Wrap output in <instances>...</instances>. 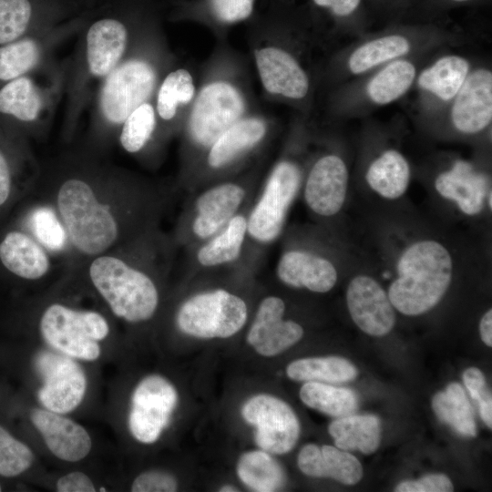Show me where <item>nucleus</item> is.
<instances>
[{
  "mask_svg": "<svg viewBox=\"0 0 492 492\" xmlns=\"http://www.w3.org/2000/svg\"><path fill=\"white\" fill-rule=\"evenodd\" d=\"M465 39L463 32L441 20L388 23L382 29L354 38L341 49L331 63L330 76L340 85L390 62L453 47Z\"/></svg>",
  "mask_w": 492,
  "mask_h": 492,
  "instance_id": "obj_1",
  "label": "nucleus"
},
{
  "mask_svg": "<svg viewBox=\"0 0 492 492\" xmlns=\"http://www.w3.org/2000/svg\"><path fill=\"white\" fill-rule=\"evenodd\" d=\"M397 277L388 290L389 300L398 312L415 316L436 306L447 291L453 261L438 241L424 240L407 247L397 261Z\"/></svg>",
  "mask_w": 492,
  "mask_h": 492,
  "instance_id": "obj_2",
  "label": "nucleus"
},
{
  "mask_svg": "<svg viewBox=\"0 0 492 492\" xmlns=\"http://www.w3.org/2000/svg\"><path fill=\"white\" fill-rule=\"evenodd\" d=\"M435 53L401 58L338 85L331 101L333 114L364 117L401 99L412 90L419 69Z\"/></svg>",
  "mask_w": 492,
  "mask_h": 492,
  "instance_id": "obj_3",
  "label": "nucleus"
},
{
  "mask_svg": "<svg viewBox=\"0 0 492 492\" xmlns=\"http://www.w3.org/2000/svg\"><path fill=\"white\" fill-rule=\"evenodd\" d=\"M302 169L292 158L279 160L255 195L247 219L250 259L261 263L265 250L282 235L289 210L299 193Z\"/></svg>",
  "mask_w": 492,
  "mask_h": 492,
  "instance_id": "obj_4",
  "label": "nucleus"
},
{
  "mask_svg": "<svg viewBox=\"0 0 492 492\" xmlns=\"http://www.w3.org/2000/svg\"><path fill=\"white\" fill-rule=\"evenodd\" d=\"M249 179L219 180L193 191L181 216L178 241L186 249L219 232L255 197Z\"/></svg>",
  "mask_w": 492,
  "mask_h": 492,
  "instance_id": "obj_5",
  "label": "nucleus"
},
{
  "mask_svg": "<svg viewBox=\"0 0 492 492\" xmlns=\"http://www.w3.org/2000/svg\"><path fill=\"white\" fill-rule=\"evenodd\" d=\"M91 281L118 317L129 323L149 320L159 305V291L146 272L121 259L100 256L90 265Z\"/></svg>",
  "mask_w": 492,
  "mask_h": 492,
  "instance_id": "obj_6",
  "label": "nucleus"
},
{
  "mask_svg": "<svg viewBox=\"0 0 492 492\" xmlns=\"http://www.w3.org/2000/svg\"><path fill=\"white\" fill-rule=\"evenodd\" d=\"M57 206L70 241L79 251L97 254L116 241L118 230L114 217L85 181L72 179L63 183Z\"/></svg>",
  "mask_w": 492,
  "mask_h": 492,
  "instance_id": "obj_7",
  "label": "nucleus"
},
{
  "mask_svg": "<svg viewBox=\"0 0 492 492\" xmlns=\"http://www.w3.org/2000/svg\"><path fill=\"white\" fill-rule=\"evenodd\" d=\"M249 318L246 300L224 287L195 292L184 300L176 324L184 334L200 339L229 338L239 333Z\"/></svg>",
  "mask_w": 492,
  "mask_h": 492,
  "instance_id": "obj_8",
  "label": "nucleus"
},
{
  "mask_svg": "<svg viewBox=\"0 0 492 492\" xmlns=\"http://www.w3.org/2000/svg\"><path fill=\"white\" fill-rule=\"evenodd\" d=\"M450 48L438 50L422 66L412 88L415 92L414 115L427 129L440 119L476 63Z\"/></svg>",
  "mask_w": 492,
  "mask_h": 492,
  "instance_id": "obj_9",
  "label": "nucleus"
},
{
  "mask_svg": "<svg viewBox=\"0 0 492 492\" xmlns=\"http://www.w3.org/2000/svg\"><path fill=\"white\" fill-rule=\"evenodd\" d=\"M40 331L46 342L65 355L94 361L100 355L97 342L107 337L109 328L106 319L96 312L52 304L41 318Z\"/></svg>",
  "mask_w": 492,
  "mask_h": 492,
  "instance_id": "obj_10",
  "label": "nucleus"
},
{
  "mask_svg": "<svg viewBox=\"0 0 492 492\" xmlns=\"http://www.w3.org/2000/svg\"><path fill=\"white\" fill-rule=\"evenodd\" d=\"M492 126V69L476 62L463 86L433 130L461 138L490 135Z\"/></svg>",
  "mask_w": 492,
  "mask_h": 492,
  "instance_id": "obj_11",
  "label": "nucleus"
},
{
  "mask_svg": "<svg viewBox=\"0 0 492 492\" xmlns=\"http://www.w3.org/2000/svg\"><path fill=\"white\" fill-rule=\"evenodd\" d=\"M252 200L219 232L187 249V270L190 271L193 278L242 268H259L251 261L248 253L247 219Z\"/></svg>",
  "mask_w": 492,
  "mask_h": 492,
  "instance_id": "obj_12",
  "label": "nucleus"
},
{
  "mask_svg": "<svg viewBox=\"0 0 492 492\" xmlns=\"http://www.w3.org/2000/svg\"><path fill=\"white\" fill-rule=\"evenodd\" d=\"M243 110V100L231 85L214 82L204 87L197 97L188 125L193 147L206 151L241 118Z\"/></svg>",
  "mask_w": 492,
  "mask_h": 492,
  "instance_id": "obj_13",
  "label": "nucleus"
},
{
  "mask_svg": "<svg viewBox=\"0 0 492 492\" xmlns=\"http://www.w3.org/2000/svg\"><path fill=\"white\" fill-rule=\"evenodd\" d=\"M156 82L153 68L141 60L117 66L108 76L100 95V107L111 123L125 119L150 96Z\"/></svg>",
  "mask_w": 492,
  "mask_h": 492,
  "instance_id": "obj_14",
  "label": "nucleus"
},
{
  "mask_svg": "<svg viewBox=\"0 0 492 492\" xmlns=\"http://www.w3.org/2000/svg\"><path fill=\"white\" fill-rule=\"evenodd\" d=\"M241 414L256 427L255 441L264 451L282 455L295 446L300 424L284 401L269 395H258L246 402Z\"/></svg>",
  "mask_w": 492,
  "mask_h": 492,
  "instance_id": "obj_15",
  "label": "nucleus"
},
{
  "mask_svg": "<svg viewBox=\"0 0 492 492\" xmlns=\"http://www.w3.org/2000/svg\"><path fill=\"white\" fill-rule=\"evenodd\" d=\"M178 400L174 386L159 375L144 378L131 400L128 426L141 443H154L168 425Z\"/></svg>",
  "mask_w": 492,
  "mask_h": 492,
  "instance_id": "obj_16",
  "label": "nucleus"
},
{
  "mask_svg": "<svg viewBox=\"0 0 492 492\" xmlns=\"http://www.w3.org/2000/svg\"><path fill=\"white\" fill-rule=\"evenodd\" d=\"M35 366L44 382L38 399L47 410L67 414L78 406L86 393L87 379L77 363L67 355L41 352Z\"/></svg>",
  "mask_w": 492,
  "mask_h": 492,
  "instance_id": "obj_17",
  "label": "nucleus"
},
{
  "mask_svg": "<svg viewBox=\"0 0 492 492\" xmlns=\"http://www.w3.org/2000/svg\"><path fill=\"white\" fill-rule=\"evenodd\" d=\"M349 181L343 158L328 152L318 157L310 167L303 186L308 209L316 216L330 218L343 208Z\"/></svg>",
  "mask_w": 492,
  "mask_h": 492,
  "instance_id": "obj_18",
  "label": "nucleus"
},
{
  "mask_svg": "<svg viewBox=\"0 0 492 492\" xmlns=\"http://www.w3.org/2000/svg\"><path fill=\"white\" fill-rule=\"evenodd\" d=\"M286 305L282 298H262L247 334V342L263 356H273L299 342L304 331L301 324L284 319Z\"/></svg>",
  "mask_w": 492,
  "mask_h": 492,
  "instance_id": "obj_19",
  "label": "nucleus"
},
{
  "mask_svg": "<svg viewBox=\"0 0 492 492\" xmlns=\"http://www.w3.org/2000/svg\"><path fill=\"white\" fill-rule=\"evenodd\" d=\"M346 302L354 323L373 336L387 334L394 327L395 314L388 294L372 277H354L346 290Z\"/></svg>",
  "mask_w": 492,
  "mask_h": 492,
  "instance_id": "obj_20",
  "label": "nucleus"
},
{
  "mask_svg": "<svg viewBox=\"0 0 492 492\" xmlns=\"http://www.w3.org/2000/svg\"><path fill=\"white\" fill-rule=\"evenodd\" d=\"M277 279L284 285L324 293L337 282L333 262L324 255L301 247H288L281 252L275 266Z\"/></svg>",
  "mask_w": 492,
  "mask_h": 492,
  "instance_id": "obj_21",
  "label": "nucleus"
},
{
  "mask_svg": "<svg viewBox=\"0 0 492 492\" xmlns=\"http://www.w3.org/2000/svg\"><path fill=\"white\" fill-rule=\"evenodd\" d=\"M255 60L262 85L270 94L294 101L307 98L310 77L292 53L269 46L255 50Z\"/></svg>",
  "mask_w": 492,
  "mask_h": 492,
  "instance_id": "obj_22",
  "label": "nucleus"
},
{
  "mask_svg": "<svg viewBox=\"0 0 492 492\" xmlns=\"http://www.w3.org/2000/svg\"><path fill=\"white\" fill-rule=\"evenodd\" d=\"M487 174L465 159H454L448 168L440 171L435 179L436 191L454 201L466 215L482 211L489 189Z\"/></svg>",
  "mask_w": 492,
  "mask_h": 492,
  "instance_id": "obj_23",
  "label": "nucleus"
},
{
  "mask_svg": "<svg viewBox=\"0 0 492 492\" xmlns=\"http://www.w3.org/2000/svg\"><path fill=\"white\" fill-rule=\"evenodd\" d=\"M30 417L47 447L56 457L76 462L89 453L91 439L80 425L49 410L34 409Z\"/></svg>",
  "mask_w": 492,
  "mask_h": 492,
  "instance_id": "obj_24",
  "label": "nucleus"
},
{
  "mask_svg": "<svg viewBox=\"0 0 492 492\" xmlns=\"http://www.w3.org/2000/svg\"><path fill=\"white\" fill-rule=\"evenodd\" d=\"M267 126L257 118H241L206 150V165L212 174L222 173L254 149L265 138Z\"/></svg>",
  "mask_w": 492,
  "mask_h": 492,
  "instance_id": "obj_25",
  "label": "nucleus"
},
{
  "mask_svg": "<svg viewBox=\"0 0 492 492\" xmlns=\"http://www.w3.org/2000/svg\"><path fill=\"white\" fill-rule=\"evenodd\" d=\"M297 464L307 476L331 477L345 485H354L363 477V466L354 456L328 445H306L298 455Z\"/></svg>",
  "mask_w": 492,
  "mask_h": 492,
  "instance_id": "obj_26",
  "label": "nucleus"
},
{
  "mask_svg": "<svg viewBox=\"0 0 492 492\" xmlns=\"http://www.w3.org/2000/svg\"><path fill=\"white\" fill-rule=\"evenodd\" d=\"M128 39L127 29L115 19L94 23L87 35V58L89 71L96 77H107L122 56Z\"/></svg>",
  "mask_w": 492,
  "mask_h": 492,
  "instance_id": "obj_27",
  "label": "nucleus"
},
{
  "mask_svg": "<svg viewBox=\"0 0 492 492\" xmlns=\"http://www.w3.org/2000/svg\"><path fill=\"white\" fill-rule=\"evenodd\" d=\"M411 176L405 156L395 148H386L374 156L366 167L368 186L383 198L395 200L407 190Z\"/></svg>",
  "mask_w": 492,
  "mask_h": 492,
  "instance_id": "obj_28",
  "label": "nucleus"
},
{
  "mask_svg": "<svg viewBox=\"0 0 492 492\" xmlns=\"http://www.w3.org/2000/svg\"><path fill=\"white\" fill-rule=\"evenodd\" d=\"M0 259L7 270L25 279H39L49 269V259L44 250L19 231L9 232L2 241Z\"/></svg>",
  "mask_w": 492,
  "mask_h": 492,
  "instance_id": "obj_29",
  "label": "nucleus"
},
{
  "mask_svg": "<svg viewBox=\"0 0 492 492\" xmlns=\"http://www.w3.org/2000/svg\"><path fill=\"white\" fill-rule=\"evenodd\" d=\"M310 5L335 34L354 39L368 32L373 21L366 0H310Z\"/></svg>",
  "mask_w": 492,
  "mask_h": 492,
  "instance_id": "obj_30",
  "label": "nucleus"
},
{
  "mask_svg": "<svg viewBox=\"0 0 492 492\" xmlns=\"http://www.w3.org/2000/svg\"><path fill=\"white\" fill-rule=\"evenodd\" d=\"M328 431L335 446L346 451L371 454L380 444V420L374 415L341 416L330 424Z\"/></svg>",
  "mask_w": 492,
  "mask_h": 492,
  "instance_id": "obj_31",
  "label": "nucleus"
},
{
  "mask_svg": "<svg viewBox=\"0 0 492 492\" xmlns=\"http://www.w3.org/2000/svg\"><path fill=\"white\" fill-rule=\"evenodd\" d=\"M286 374L295 381L344 383L354 380L358 371L343 357L328 356L293 361L287 366Z\"/></svg>",
  "mask_w": 492,
  "mask_h": 492,
  "instance_id": "obj_32",
  "label": "nucleus"
},
{
  "mask_svg": "<svg viewBox=\"0 0 492 492\" xmlns=\"http://www.w3.org/2000/svg\"><path fill=\"white\" fill-rule=\"evenodd\" d=\"M432 408L438 419L464 436L477 434L473 410L465 390L458 383L449 384L446 390L435 395Z\"/></svg>",
  "mask_w": 492,
  "mask_h": 492,
  "instance_id": "obj_33",
  "label": "nucleus"
},
{
  "mask_svg": "<svg viewBox=\"0 0 492 492\" xmlns=\"http://www.w3.org/2000/svg\"><path fill=\"white\" fill-rule=\"evenodd\" d=\"M237 473L247 487L258 492L278 491L285 483L281 466L263 451L243 454L239 459Z\"/></svg>",
  "mask_w": 492,
  "mask_h": 492,
  "instance_id": "obj_34",
  "label": "nucleus"
},
{
  "mask_svg": "<svg viewBox=\"0 0 492 492\" xmlns=\"http://www.w3.org/2000/svg\"><path fill=\"white\" fill-rule=\"evenodd\" d=\"M300 397L306 405L337 417L350 415L358 404L353 390L313 381L302 386Z\"/></svg>",
  "mask_w": 492,
  "mask_h": 492,
  "instance_id": "obj_35",
  "label": "nucleus"
},
{
  "mask_svg": "<svg viewBox=\"0 0 492 492\" xmlns=\"http://www.w3.org/2000/svg\"><path fill=\"white\" fill-rule=\"evenodd\" d=\"M41 105L39 91L28 77L12 79L0 89V112L20 120H35Z\"/></svg>",
  "mask_w": 492,
  "mask_h": 492,
  "instance_id": "obj_36",
  "label": "nucleus"
},
{
  "mask_svg": "<svg viewBox=\"0 0 492 492\" xmlns=\"http://www.w3.org/2000/svg\"><path fill=\"white\" fill-rule=\"evenodd\" d=\"M194 92L192 77L187 70L180 68L169 73L158 94L157 109L160 118L165 120L173 118L178 106L189 103Z\"/></svg>",
  "mask_w": 492,
  "mask_h": 492,
  "instance_id": "obj_37",
  "label": "nucleus"
},
{
  "mask_svg": "<svg viewBox=\"0 0 492 492\" xmlns=\"http://www.w3.org/2000/svg\"><path fill=\"white\" fill-rule=\"evenodd\" d=\"M39 48L32 39L10 42L0 47V79L12 80L35 67Z\"/></svg>",
  "mask_w": 492,
  "mask_h": 492,
  "instance_id": "obj_38",
  "label": "nucleus"
},
{
  "mask_svg": "<svg viewBox=\"0 0 492 492\" xmlns=\"http://www.w3.org/2000/svg\"><path fill=\"white\" fill-rule=\"evenodd\" d=\"M122 147L130 153L139 151L150 138L156 125L155 111L149 103L138 107L123 122Z\"/></svg>",
  "mask_w": 492,
  "mask_h": 492,
  "instance_id": "obj_39",
  "label": "nucleus"
},
{
  "mask_svg": "<svg viewBox=\"0 0 492 492\" xmlns=\"http://www.w3.org/2000/svg\"><path fill=\"white\" fill-rule=\"evenodd\" d=\"M33 461L31 449L0 426V475L18 476L28 469Z\"/></svg>",
  "mask_w": 492,
  "mask_h": 492,
  "instance_id": "obj_40",
  "label": "nucleus"
},
{
  "mask_svg": "<svg viewBox=\"0 0 492 492\" xmlns=\"http://www.w3.org/2000/svg\"><path fill=\"white\" fill-rule=\"evenodd\" d=\"M31 12L28 0H0V44L15 40L26 30Z\"/></svg>",
  "mask_w": 492,
  "mask_h": 492,
  "instance_id": "obj_41",
  "label": "nucleus"
},
{
  "mask_svg": "<svg viewBox=\"0 0 492 492\" xmlns=\"http://www.w3.org/2000/svg\"><path fill=\"white\" fill-rule=\"evenodd\" d=\"M30 225L36 238L51 251H60L66 242V232L55 212L47 207L36 209Z\"/></svg>",
  "mask_w": 492,
  "mask_h": 492,
  "instance_id": "obj_42",
  "label": "nucleus"
},
{
  "mask_svg": "<svg viewBox=\"0 0 492 492\" xmlns=\"http://www.w3.org/2000/svg\"><path fill=\"white\" fill-rule=\"evenodd\" d=\"M488 0H414L405 16L414 22H435L450 10L468 5H482Z\"/></svg>",
  "mask_w": 492,
  "mask_h": 492,
  "instance_id": "obj_43",
  "label": "nucleus"
},
{
  "mask_svg": "<svg viewBox=\"0 0 492 492\" xmlns=\"http://www.w3.org/2000/svg\"><path fill=\"white\" fill-rule=\"evenodd\" d=\"M463 381L471 397L478 405L482 420L489 428H491L492 396L487 388L483 373L476 367H470L464 372Z\"/></svg>",
  "mask_w": 492,
  "mask_h": 492,
  "instance_id": "obj_44",
  "label": "nucleus"
},
{
  "mask_svg": "<svg viewBox=\"0 0 492 492\" xmlns=\"http://www.w3.org/2000/svg\"><path fill=\"white\" fill-rule=\"evenodd\" d=\"M255 0H208L210 14L220 22L231 24L247 19Z\"/></svg>",
  "mask_w": 492,
  "mask_h": 492,
  "instance_id": "obj_45",
  "label": "nucleus"
},
{
  "mask_svg": "<svg viewBox=\"0 0 492 492\" xmlns=\"http://www.w3.org/2000/svg\"><path fill=\"white\" fill-rule=\"evenodd\" d=\"M177 489L175 477L162 471H148L136 477L132 486L133 492H172Z\"/></svg>",
  "mask_w": 492,
  "mask_h": 492,
  "instance_id": "obj_46",
  "label": "nucleus"
},
{
  "mask_svg": "<svg viewBox=\"0 0 492 492\" xmlns=\"http://www.w3.org/2000/svg\"><path fill=\"white\" fill-rule=\"evenodd\" d=\"M454 490L451 480L443 474L425 476L417 480L401 482L396 492H450Z\"/></svg>",
  "mask_w": 492,
  "mask_h": 492,
  "instance_id": "obj_47",
  "label": "nucleus"
},
{
  "mask_svg": "<svg viewBox=\"0 0 492 492\" xmlns=\"http://www.w3.org/2000/svg\"><path fill=\"white\" fill-rule=\"evenodd\" d=\"M414 0H366L372 17L401 21Z\"/></svg>",
  "mask_w": 492,
  "mask_h": 492,
  "instance_id": "obj_48",
  "label": "nucleus"
},
{
  "mask_svg": "<svg viewBox=\"0 0 492 492\" xmlns=\"http://www.w3.org/2000/svg\"><path fill=\"white\" fill-rule=\"evenodd\" d=\"M59 492H94L91 479L84 473L72 472L60 477L56 483Z\"/></svg>",
  "mask_w": 492,
  "mask_h": 492,
  "instance_id": "obj_49",
  "label": "nucleus"
},
{
  "mask_svg": "<svg viewBox=\"0 0 492 492\" xmlns=\"http://www.w3.org/2000/svg\"><path fill=\"white\" fill-rule=\"evenodd\" d=\"M10 171L7 162L0 151V205L5 202L10 192Z\"/></svg>",
  "mask_w": 492,
  "mask_h": 492,
  "instance_id": "obj_50",
  "label": "nucleus"
},
{
  "mask_svg": "<svg viewBox=\"0 0 492 492\" xmlns=\"http://www.w3.org/2000/svg\"><path fill=\"white\" fill-rule=\"evenodd\" d=\"M479 332L482 341L489 347L492 346V310L489 309L481 318Z\"/></svg>",
  "mask_w": 492,
  "mask_h": 492,
  "instance_id": "obj_51",
  "label": "nucleus"
},
{
  "mask_svg": "<svg viewBox=\"0 0 492 492\" xmlns=\"http://www.w3.org/2000/svg\"><path fill=\"white\" fill-rule=\"evenodd\" d=\"M220 492H234V491H238V489H236L235 487L231 486H224L220 489Z\"/></svg>",
  "mask_w": 492,
  "mask_h": 492,
  "instance_id": "obj_52",
  "label": "nucleus"
},
{
  "mask_svg": "<svg viewBox=\"0 0 492 492\" xmlns=\"http://www.w3.org/2000/svg\"><path fill=\"white\" fill-rule=\"evenodd\" d=\"M491 197H492L491 189H489V190L487 193L486 199H487V205H488L490 210L492 208Z\"/></svg>",
  "mask_w": 492,
  "mask_h": 492,
  "instance_id": "obj_53",
  "label": "nucleus"
},
{
  "mask_svg": "<svg viewBox=\"0 0 492 492\" xmlns=\"http://www.w3.org/2000/svg\"><path fill=\"white\" fill-rule=\"evenodd\" d=\"M99 490H100V491H106V490L104 489V487H101Z\"/></svg>",
  "mask_w": 492,
  "mask_h": 492,
  "instance_id": "obj_54",
  "label": "nucleus"
},
{
  "mask_svg": "<svg viewBox=\"0 0 492 492\" xmlns=\"http://www.w3.org/2000/svg\"><path fill=\"white\" fill-rule=\"evenodd\" d=\"M0 491H1V487H0Z\"/></svg>",
  "mask_w": 492,
  "mask_h": 492,
  "instance_id": "obj_55",
  "label": "nucleus"
}]
</instances>
